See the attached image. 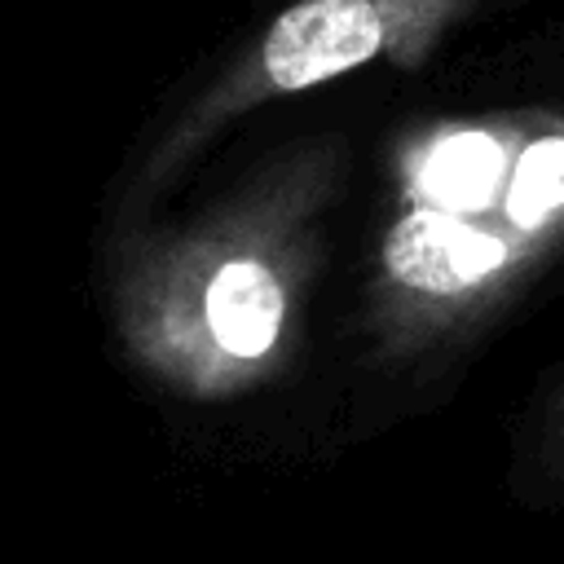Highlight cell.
<instances>
[{
  "mask_svg": "<svg viewBox=\"0 0 564 564\" xmlns=\"http://www.w3.org/2000/svg\"><path fill=\"white\" fill-rule=\"evenodd\" d=\"M264 185L181 225H106L97 291L123 361L185 401H225L278 375L304 264Z\"/></svg>",
  "mask_w": 564,
  "mask_h": 564,
  "instance_id": "cell-1",
  "label": "cell"
},
{
  "mask_svg": "<svg viewBox=\"0 0 564 564\" xmlns=\"http://www.w3.org/2000/svg\"><path fill=\"white\" fill-rule=\"evenodd\" d=\"M467 4L471 0H295L247 53H238L145 137L115 185L106 225L141 220L150 203L163 198L238 115L264 106L269 97L348 75L375 57L414 66Z\"/></svg>",
  "mask_w": 564,
  "mask_h": 564,
  "instance_id": "cell-2",
  "label": "cell"
},
{
  "mask_svg": "<svg viewBox=\"0 0 564 564\" xmlns=\"http://www.w3.org/2000/svg\"><path fill=\"white\" fill-rule=\"evenodd\" d=\"M546 441H551V449L564 458V397H560L555 410H551V436H546Z\"/></svg>",
  "mask_w": 564,
  "mask_h": 564,
  "instance_id": "cell-3",
  "label": "cell"
}]
</instances>
